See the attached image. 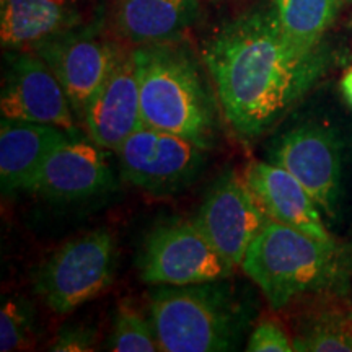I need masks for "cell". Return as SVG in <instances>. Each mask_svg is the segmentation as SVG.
<instances>
[{
    "label": "cell",
    "mask_w": 352,
    "mask_h": 352,
    "mask_svg": "<svg viewBox=\"0 0 352 352\" xmlns=\"http://www.w3.org/2000/svg\"><path fill=\"white\" fill-rule=\"evenodd\" d=\"M121 51L122 47L104 33L98 19L34 50L63 85L78 124H82L88 103L107 80Z\"/></svg>",
    "instance_id": "9c48e42d"
},
{
    "label": "cell",
    "mask_w": 352,
    "mask_h": 352,
    "mask_svg": "<svg viewBox=\"0 0 352 352\" xmlns=\"http://www.w3.org/2000/svg\"><path fill=\"white\" fill-rule=\"evenodd\" d=\"M87 135L100 147L116 152L142 122L140 87L132 50H122L107 80L83 113Z\"/></svg>",
    "instance_id": "4fadbf2b"
},
{
    "label": "cell",
    "mask_w": 352,
    "mask_h": 352,
    "mask_svg": "<svg viewBox=\"0 0 352 352\" xmlns=\"http://www.w3.org/2000/svg\"><path fill=\"white\" fill-rule=\"evenodd\" d=\"M0 109L2 118L8 120L78 131V121L63 85L34 51H7Z\"/></svg>",
    "instance_id": "8fae6325"
},
{
    "label": "cell",
    "mask_w": 352,
    "mask_h": 352,
    "mask_svg": "<svg viewBox=\"0 0 352 352\" xmlns=\"http://www.w3.org/2000/svg\"><path fill=\"white\" fill-rule=\"evenodd\" d=\"M108 152L88 135L74 132L47 157L28 192L54 201L107 195L116 188Z\"/></svg>",
    "instance_id": "7c38bea8"
},
{
    "label": "cell",
    "mask_w": 352,
    "mask_h": 352,
    "mask_svg": "<svg viewBox=\"0 0 352 352\" xmlns=\"http://www.w3.org/2000/svg\"><path fill=\"white\" fill-rule=\"evenodd\" d=\"M245 179L271 220L324 241H334L323 222V212L305 186L287 170L271 162L253 160Z\"/></svg>",
    "instance_id": "9a60e30c"
},
{
    "label": "cell",
    "mask_w": 352,
    "mask_h": 352,
    "mask_svg": "<svg viewBox=\"0 0 352 352\" xmlns=\"http://www.w3.org/2000/svg\"><path fill=\"white\" fill-rule=\"evenodd\" d=\"M95 329L82 324H69L59 329L50 349L56 352H85L95 351L96 347Z\"/></svg>",
    "instance_id": "603a6c76"
},
{
    "label": "cell",
    "mask_w": 352,
    "mask_h": 352,
    "mask_svg": "<svg viewBox=\"0 0 352 352\" xmlns=\"http://www.w3.org/2000/svg\"><path fill=\"white\" fill-rule=\"evenodd\" d=\"M138 270L145 284L157 287L230 279L235 266L210 245L195 220L170 219L147 235Z\"/></svg>",
    "instance_id": "8992f818"
},
{
    "label": "cell",
    "mask_w": 352,
    "mask_h": 352,
    "mask_svg": "<svg viewBox=\"0 0 352 352\" xmlns=\"http://www.w3.org/2000/svg\"><path fill=\"white\" fill-rule=\"evenodd\" d=\"M94 20L88 0H0V38L7 51H34Z\"/></svg>",
    "instance_id": "5bb4252c"
},
{
    "label": "cell",
    "mask_w": 352,
    "mask_h": 352,
    "mask_svg": "<svg viewBox=\"0 0 352 352\" xmlns=\"http://www.w3.org/2000/svg\"><path fill=\"white\" fill-rule=\"evenodd\" d=\"M342 0H270V10L284 38L300 51H315L331 28Z\"/></svg>",
    "instance_id": "d6986e66"
},
{
    "label": "cell",
    "mask_w": 352,
    "mask_h": 352,
    "mask_svg": "<svg viewBox=\"0 0 352 352\" xmlns=\"http://www.w3.org/2000/svg\"><path fill=\"white\" fill-rule=\"evenodd\" d=\"M248 352H292L294 341L279 320L264 316L254 324L246 341Z\"/></svg>",
    "instance_id": "7402d4cb"
},
{
    "label": "cell",
    "mask_w": 352,
    "mask_h": 352,
    "mask_svg": "<svg viewBox=\"0 0 352 352\" xmlns=\"http://www.w3.org/2000/svg\"><path fill=\"white\" fill-rule=\"evenodd\" d=\"M329 56L292 46L267 7L233 16L208 39L202 63L235 135L256 142L316 85Z\"/></svg>",
    "instance_id": "6da1fadb"
},
{
    "label": "cell",
    "mask_w": 352,
    "mask_h": 352,
    "mask_svg": "<svg viewBox=\"0 0 352 352\" xmlns=\"http://www.w3.org/2000/svg\"><path fill=\"white\" fill-rule=\"evenodd\" d=\"M334 294L320 298L297 321L294 351L352 352V307Z\"/></svg>",
    "instance_id": "ac0fdd59"
},
{
    "label": "cell",
    "mask_w": 352,
    "mask_h": 352,
    "mask_svg": "<svg viewBox=\"0 0 352 352\" xmlns=\"http://www.w3.org/2000/svg\"><path fill=\"white\" fill-rule=\"evenodd\" d=\"M70 134L74 132L52 124L2 118L0 122L2 191H28L30 184L36 178L47 157Z\"/></svg>",
    "instance_id": "2e32d148"
},
{
    "label": "cell",
    "mask_w": 352,
    "mask_h": 352,
    "mask_svg": "<svg viewBox=\"0 0 352 352\" xmlns=\"http://www.w3.org/2000/svg\"><path fill=\"white\" fill-rule=\"evenodd\" d=\"M118 246L107 228L83 233L57 248L38 267L34 290L50 310L67 315L113 284Z\"/></svg>",
    "instance_id": "5b68a950"
},
{
    "label": "cell",
    "mask_w": 352,
    "mask_h": 352,
    "mask_svg": "<svg viewBox=\"0 0 352 352\" xmlns=\"http://www.w3.org/2000/svg\"><path fill=\"white\" fill-rule=\"evenodd\" d=\"M192 220L210 245L233 266L240 267L250 245L271 219L245 176L226 168L210 184Z\"/></svg>",
    "instance_id": "30bf717a"
},
{
    "label": "cell",
    "mask_w": 352,
    "mask_h": 352,
    "mask_svg": "<svg viewBox=\"0 0 352 352\" xmlns=\"http://www.w3.org/2000/svg\"><path fill=\"white\" fill-rule=\"evenodd\" d=\"M140 87L144 126L183 135L201 147H214L219 107L199 60L182 39L132 47Z\"/></svg>",
    "instance_id": "7a4b0ae2"
},
{
    "label": "cell",
    "mask_w": 352,
    "mask_h": 352,
    "mask_svg": "<svg viewBox=\"0 0 352 352\" xmlns=\"http://www.w3.org/2000/svg\"><path fill=\"white\" fill-rule=\"evenodd\" d=\"M351 256L336 241L270 220L246 252L241 270L270 302L283 310L308 294H340Z\"/></svg>",
    "instance_id": "3957f363"
},
{
    "label": "cell",
    "mask_w": 352,
    "mask_h": 352,
    "mask_svg": "<svg viewBox=\"0 0 352 352\" xmlns=\"http://www.w3.org/2000/svg\"><path fill=\"white\" fill-rule=\"evenodd\" d=\"M148 316L164 352L235 351L252 323V307L228 279L157 285Z\"/></svg>",
    "instance_id": "277c9868"
},
{
    "label": "cell",
    "mask_w": 352,
    "mask_h": 352,
    "mask_svg": "<svg viewBox=\"0 0 352 352\" xmlns=\"http://www.w3.org/2000/svg\"><path fill=\"white\" fill-rule=\"evenodd\" d=\"M341 94L344 96L346 103L352 108V67L346 70V74L341 78Z\"/></svg>",
    "instance_id": "cb8c5ba5"
},
{
    "label": "cell",
    "mask_w": 352,
    "mask_h": 352,
    "mask_svg": "<svg viewBox=\"0 0 352 352\" xmlns=\"http://www.w3.org/2000/svg\"><path fill=\"white\" fill-rule=\"evenodd\" d=\"M201 19L199 0H116L114 25L134 46L182 39Z\"/></svg>",
    "instance_id": "e0dca14e"
},
{
    "label": "cell",
    "mask_w": 352,
    "mask_h": 352,
    "mask_svg": "<svg viewBox=\"0 0 352 352\" xmlns=\"http://www.w3.org/2000/svg\"><path fill=\"white\" fill-rule=\"evenodd\" d=\"M206 152L183 135L151 126H140L116 151L126 182L153 196L189 186L204 168Z\"/></svg>",
    "instance_id": "52a82bcc"
},
{
    "label": "cell",
    "mask_w": 352,
    "mask_h": 352,
    "mask_svg": "<svg viewBox=\"0 0 352 352\" xmlns=\"http://www.w3.org/2000/svg\"><path fill=\"white\" fill-rule=\"evenodd\" d=\"M270 162L300 182L327 217L336 219L341 199L342 152L338 134L318 122L285 131L270 145Z\"/></svg>",
    "instance_id": "ba28073f"
},
{
    "label": "cell",
    "mask_w": 352,
    "mask_h": 352,
    "mask_svg": "<svg viewBox=\"0 0 352 352\" xmlns=\"http://www.w3.org/2000/svg\"><path fill=\"white\" fill-rule=\"evenodd\" d=\"M36 311L23 296H10L0 310V351L26 349L33 344Z\"/></svg>",
    "instance_id": "44dd1931"
},
{
    "label": "cell",
    "mask_w": 352,
    "mask_h": 352,
    "mask_svg": "<svg viewBox=\"0 0 352 352\" xmlns=\"http://www.w3.org/2000/svg\"><path fill=\"white\" fill-rule=\"evenodd\" d=\"M108 349L113 352L160 351L151 316L147 318L134 303L122 300L114 314Z\"/></svg>",
    "instance_id": "ffe728a7"
}]
</instances>
